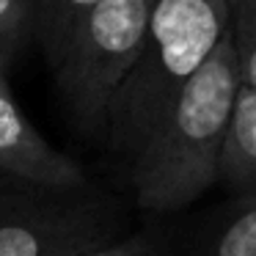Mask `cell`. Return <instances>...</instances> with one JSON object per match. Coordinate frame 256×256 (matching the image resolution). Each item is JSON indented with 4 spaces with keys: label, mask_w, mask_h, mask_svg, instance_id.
Segmentation results:
<instances>
[{
    "label": "cell",
    "mask_w": 256,
    "mask_h": 256,
    "mask_svg": "<svg viewBox=\"0 0 256 256\" xmlns=\"http://www.w3.org/2000/svg\"><path fill=\"white\" fill-rule=\"evenodd\" d=\"M140 256H168V254H166V240H162L160 234H154L152 245H149V248H146Z\"/></svg>",
    "instance_id": "13"
},
{
    "label": "cell",
    "mask_w": 256,
    "mask_h": 256,
    "mask_svg": "<svg viewBox=\"0 0 256 256\" xmlns=\"http://www.w3.org/2000/svg\"><path fill=\"white\" fill-rule=\"evenodd\" d=\"M8 66L0 58V171L39 188L69 190L86 184V174L69 154L52 149L28 122L8 86Z\"/></svg>",
    "instance_id": "5"
},
{
    "label": "cell",
    "mask_w": 256,
    "mask_h": 256,
    "mask_svg": "<svg viewBox=\"0 0 256 256\" xmlns=\"http://www.w3.org/2000/svg\"><path fill=\"white\" fill-rule=\"evenodd\" d=\"M226 14L240 80L256 91V0H226Z\"/></svg>",
    "instance_id": "9"
},
{
    "label": "cell",
    "mask_w": 256,
    "mask_h": 256,
    "mask_svg": "<svg viewBox=\"0 0 256 256\" xmlns=\"http://www.w3.org/2000/svg\"><path fill=\"white\" fill-rule=\"evenodd\" d=\"M28 188H30L28 182H20V179H14V176L0 171V212H6Z\"/></svg>",
    "instance_id": "12"
},
{
    "label": "cell",
    "mask_w": 256,
    "mask_h": 256,
    "mask_svg": "<svg viewBox=\"0 0 256 256\" xmlns=\"http://www.w3.org/2000/svg\"><path fill=\"white\" fill-rule=\"evenodd\" d=\"M218 184L232 198H256V91L240 83L218 160Z\"/></svg>",
    "instance_id": "6"
},
{
    "label": "cell",
    "mask_w": 256,
    "mask_h": 256,
    "mask_svg": "<svg viewBox=\"0 0 256 256\" xmlns=\"http://www.w3.org/2000/svg\"><path fill=\"white\" fill-rule=\"evenodd\" d=\"M36 34V0H0V58L12 64Z\"/></svg>",
    "instance_id": "10"
},
{
    "label": "cell",
    "mask_w": 256,
    "mask_h": 256,
    "mask_svg": "<svg viewBox=\"0 0 256 256\" xmlns=\"http://www.w3.org/2000/svg\"><path fill=\"white\" fill-rule=\"evenodd\" d=\"M152 240H154V228H144V232L130 234L127 240H122V242L110 245V248L96 250V254H86V256H140L152 245Z\"/></svg>",
    "instance_id": "11"
},
{
    "label": "cell",
    "mask_w": 256,
    "mask_h": 256,
    "mask_svg": "<svg viewBox=\"0 0 256 256\" xmlns=\"http://www.w3.org/2000/svg\"><path fill=\"white\" fill-rule=\"evenodd\" d=\"M193 256H256V198H232Z\"/></svg>",
    "instance_id": "7"
},
{
    "label": "cell",
    "mask_w": 256,
    "mask_h": 256,
    "mask_svg": "<svg viewBox=\"0 0 256 256\" xmlns=\"http://www.w3.org/2000/svg\"><path fill=\"white\" fill-rule=\"evenodd\" d=\"M226 25V0H157L144 47L108 108L105 146L122 174L215 52Z\"/></svg>",
    "instance_id": "2"
},
{
    "label": "cell",
    "mask_w": 256,
    "mask_h": 256,
    "mask_svg": "<svg viewBox=\"0 0 256 256\" xmlns=\"http://www.w3.org/2000/svg\"><path fill=\"white\" fill-rule=\"evenodd\" d=\"M124 212L102 190L30 184L0 212V256H86L127 240Z\"/></svg>",
    "instance_id": "4"
},
{
    "label": "cell",
    "mask_w": 256,
    "mask_h": 256,
    "mask_svg": "<svg viewBox=\"0 0 256 256\" xmlns=\"http://www.w3.org/2000/svg\"><path fill=\"white\" fill-rule=\"evenodd\" d=\"M240 83L226 34L124 171L140 210L168 215L218 184V160Z\"/></svg>",
    "instance_id": "1"
},
{
    "label": "cell",
    "mask_w": 256,
    "mask_h": 256,
    "mask_svg": "<svg viewBox=\"0 0 256 256\" xmlns=\"http://www.w3.org/2000/svg\"><path fill=\"white\" fill-rule=\"evenodd\" d=\"M96 3L100 0H36L34 42H39L47 61L58 52V47H61V42L72 30V25Z\"/></svg>",
    "instance_id": "8"
},
{
    "label": "cell",
    "mask_w": 256,
    "mask_h": 256,
    "mask_svg": "<svg viewBox=\"0 0 256 256\" xmlns=\"http://www.w3.org/2000/svg\"><path fill=\"white\" fill-rule=\"evenodd\" d=\"M157 0H100L50 58L58 94L83 135L105 140L108 108L130 74Z\"/></svg>",
    "instance_id": "3"
}]
</instances>
